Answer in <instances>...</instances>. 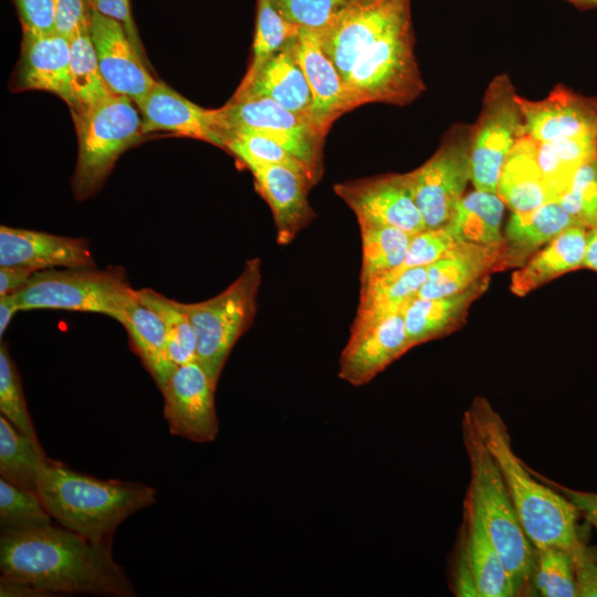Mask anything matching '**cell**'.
<instances>
[{"instance_id": "cell-22", "label": "cell", "mask_w": 597, "mask_h": 597, "mask_svg": "<svg viewBox=\"0 0 597 597\" xmlns=\"http://www.w3.org/2000/svg\"><path fill=\"white\" fill-rule=\"evenodd\" d=\"M296 50L313 98L310 121L326 137L336 119L352 111L344 80L324 51L317 32L301 29Z\"/></svg>"}, {"instance_id": "cell-47", "label": "cell", "mask_w": 597, "mask_h": 597, "mask_svg": "<svg viewBox=\"0 0 597 597\" xmlns=\"http://www.w3.org/2000/svg\"><path fill=\"white\" fill-rule=\"evenodd\" d=\"M23 30L35 33L55 31L52 0H14Z\"/></svg>"}, {"instance_id": "cell-32", "label": "cell", "mask_w": 597, "mask_h": 597, "mask_svg": "<svg viewBox=\"0 0 597 597\" xmlns=\"http://www.w3.org/2000/svg\"><path fill=\"white\" fill-rule=\"evenodd\" d=\"M504 206L498 193L474 189L461 198L443 228L455 242L502 245Z\"/></svg>"}, {"instance_id": "cell-29", "label": "cell", "mask_w": 597, "mask_h": 597, "mask_svg": "<svg viewBox=\"0 0 597 597\" xmlns=\"http://www.w3.org/2000/svg\"><path fill=\"white\" fill-rule=\"evenodd\" d=\"M498 195L513 212L534 210L551 198L537 161L536 142L525 135L509 153L502 167Z\"/></svg>"}, {"instance_id": "cell-56", "label": "cell", "mask_w": 597, "mask_h": 597, "mask_svg": "<svg viewBox=\"0 0 597 597\" xmlns=\"http://www.w3.org/2000/svg\"><path fill=\"white\" fill-rule=\"evenodd\" d=\"M595 98H596V102H597V97H595Z\"/></svg>"}, {"instance_id": "cell-5", "label": "cell", "mask_w": 597, "mask_h": 597, "mask_svg": "<svg viewBox=\"0 0 597 597\" xmlns=\"http://www.w3.org/2000/svg\"><path fill=\"white\" fill-rule=\"evenodd\" d=\"M20 311L63 310L105 314L118 323L137 301L121 266L48 269L34 272L13 294Z\"/></svg>"}, {"instance_id": "cell-21", "label": "cell", "mask_w": 597, "mask_h": 597, "mask_svg": "<svg viewBox=\"0 0 597 597\" xmlns=\"http://www.w3.org/2000/svg\"><path fill=\"white\" fill-rule=\"evenodd\" d=\"M144 135L168 132L175 135L207 142L217 147L226 146L216 109L203 108L161 82L137 101Z\"/></svg>"}, {"instance_id": "cell-41", "label": "cell", "mask_w": 597, "mask_h": 597, "mask_svg": "<svg viewBox=\"0 0 597 597\" xmlns=\"http://www.w3.org/2000/svg\"><path fill=\"white\" fill-rule=\"evenodd\" d=\"M226 150L234 155L242 164L256 161L281 165L305 176L316 185L308 169L284 147L269 137L255 132H233L226 138Z\"/></svg>"}, {"instance_id": "cell-34", "label": "cell", "mask_w": 597, "mask_h": 597, "mask_svg": "<svg viewBox=\"0 0 597 597\" xmlns=\"http://www.w3.org/2000/svg\"><path fill=\"white\" fill-rule=\"evenodd\" d=\"M50 458L34 439L17 429L0 416L1 478L29 491L36 492L40 474Z\"/></svg>"}, {"instance_id": "cell-55", "label": "cell", "mask_w": 597, "mask_h": 597, "mask_svg": "<svg viewBox=\"0 0 597 597\" xmlns=\"http://www.w3.org/2000/svg\"><path fill=\"white\" fill-rule=\"evenodd\" d=\"M580 8L597 7V0H566Z\"/></svg>"}, {"instance_id": "cell-2", "label": "cell", "mask_w": 597, "mask_h": 597, "mask_svg": "<svg viewBox=\"0 0 597 597\" xmlns=\"http://www.w3.org/2000/svg\"><path fill=\"white\" fill-rule=\"evenodd\" d=\"M495 461L521 523L534 547L569 552L582 544L577 509L554 486L527 468L513 450L503 418L484 397L465 411Z\"/></svg>"}, {"instance_id": "cell-3", "label": "cell", "mask_w": 597, "mask_h": 597, "mask_svg": "<svg viewBox=\"0 0 597 597\" xmlns=\"http://www.w3.org/2000/svg\"><path fill=\"white\" fill-rule=\"evenodd\" d=\"M36 493L60 525L94 542L112 544L127 517L156 502L157 490L138 482L102 480L50 459Z\"/></svg>"}, {"instance_id": "cell-10", "label": "cell", "mask_w": 597, "mask_h": 597, "mask_svg": "<svg viewBox=\"0 0 597 597\" xmlns=\"http://www.w3.org/2000/svg\"><path fill=\"white\" fill-rule=\"evenodd\" d=\"M216 112L226 138L233 132L262 134L300 160L316 184L322 178L325 136L320 134L307 118L268 97L230 100Z\"/></svg>"}, {"instance_id": "cell-24", "label": "cell", "mask_w": 597, "mask_h": 597, "mask_svg": "<svg viewBox=\"0 0 597 597\" xmlns=\"http://www.w3.org/2000/svg\"><path fill=\"white\" fill-rule=\"evenodd\" d=\"M503 270V244L455 242L427 266V277L417 296L436 298L467 290L490 273Z\"/></svg>"}, {"instance_id": "cell-44", "label": "cell", "mask_w": 597, "mask_h": 597, "mask_svg": "<svg viewBox=\"0 0 597 597\" xmlns=\"http://www.w3.org/2000/svg\"><path fill=\"white\" fill-rule=\"evenodd\" d=\"M355 0H274L281 14L300 29L326 30Z\"/></svg>"}, {"instance_id": "cell-20", "label": "cell", "mask_w": 597, "mask_h": 597, "mask_svg": "<svg viewBox=\"0 0 597 597\" xmlns=\"http://www.w3.org/2000/svg\"><path fill=\"white\" fill-rule=\"evenodd\" d=\"M11 265L38 272L95 266V261L87 239L1 226L0 266Z\"/></svg>"}, {"instance_id": "cell-33", "label": "cell", "mask_w": 597, "mask_h": 597, "mask_svg": "<svg viewBox=\"0 0 597 597\" xmlns=\"http://www.w3.org/2000/svg\"><path fill=\"white\" fill-rule=\"evenodd\" d=\"M537 161L552 200L569 189L579 168L597 157V135L536 143Z\"/></svg>"}, {"instance_id": "cell-49", "label": "cell", "mask_w": 597, "mask_h": 597, "mask_svg": "<svg viewBox=\"0 0 597 597\" xmlns=\"http://www.w3.org/2000/svg\"><path fill=\"white\" fill-rule=\"evenodd\" d=\"M92 4L94 10L119 21L124 25L129 40L145 60V53L132 15L130 0H92Z\"/></svg>"}, {"instance_id": "cell-53", "label": "cell", "mask_w": 597, "mask_h": 597, "mask_svg": "<svg viewBox=\"0 0 597 597\" xmlns=\"http://www.w3.org/2000/svg\"><path fill=\"white\" fill-rule=\"evenodd\" d=\"M19 311L13 294L0 296V337L3 336L14 314Z\"/></svg>"}, {"instance_id": "cell-43", "label": "cell", "mask_w": 597, "mask_h": 597, "mask_svg": "<svg viewBox=\"0 0 597 597\" xmlns=\"http://www.w3.org/2000/svg\"><path fill=\"white\" fill-rule=\"evenodd\" d=\"M558 201L583 227L597 229V157L579 168Z\"/></svg>"}, {"instance_id": "cell-11", "label": "cell", "mask_w": 597, "mask_h": 597, "mask_svg": "<svg viewBox=\"0 0 597 597\" xmlns=\"http://www.w3.org/2000/svg\"><path fill=\"white\" fill-rule=\"evenodd\" d=\"M408 174L426 229L443 228L471 181L470 125L449 127L433 155Z\"/></svg>"}, {"instance_id": "cell-1", "label": "cell", "mask_w": 597, "mask_h": 597, "mask_svg": "<svg viewBox=\"0 0 597 597\" xmlns=\"http://www.w3.org/2000/svg\"><path fill=\"white\" fill-rule=\"evenodd\" d=\"M0 570L1 577L28 583L49 596H136L113 557L112 544L94 542L62 525L1 531Z\"/></svg>"}, {"instance_id": "cell-48", "label": "cell", "mask_w": 597, "mask_h": 597, "mask_svg": "<svg viewBox=\"0 0 597 597\" xmlns=\"http://www.w3.org/2000/svg\"><path fill=\"white\" fill-rule=\"evenodd\" d=\"M577 596H597V557L593 549L588 548L584 542L572 551Z\"/></svg>"}, {"instance_id": "cell-13", "label": "cell", "mask_w": 597, "mask_h": 597, "mask_svg": "<svg viewBox=\"0 0 597 597\" xmlns=\"http://www.w3.org/2000/svg\"><path fill=\"white\" fill-rule=\"evenodd\" d=\"M217 384L197 360L176 367L161 389L164 417L171 434L197 443L217 438Z\"/></svg>"}, {"instance_id": "cell-9", "label": "cell", "mask_w": 597, "mask_h": 597, "mask_svg": "<svg viewBox=\"0 0 597 597\" xmlns=\"http://www.w3.org/2000/svg\"><path fill=\"white\" fill-rule=\"evenodd\" d=\"M511 77L500 73L489 82L479 116L470 125V167L474 189L498 193L509 153L525 136L523 117Z\"/></svg>"}, {"instance_id": "cell-26", "label": "cell", "mask_w": 597, "mask_h": 597, "mask_svg": "<svg viewBox=\"0 0 597 597\" xmlns=\"http://www.w3.org/2000/svg\"><path fill=\"white\" fill-rule=\"evenodd\" d=\"M574 226L582 224L556 200L531 211L513 212L503 233V270L523 266L538 249Z\"/></svg>"}, {"instance_id": "cell-30", "label": "cell", "mask_w": 597, "mask_h": 597, "mask_svg": "<svg viewBox=\"0 0 597 597\" xmlns=\"http://www.w3.org/2000/svg\"><path fill=\"white\" fill-rule=\"evenodd\" d=\"M121 324L130 346L161 390L176 369L168 352V335L161 317L137 297L125 312Z\"/></svg>"}, {"instance_id": "cell-31", "label": "cell", "mask_w": 597, "mask_h": 597, "mask_svg": "<svg viewBox=\"0 0 597 597\" xmlns=\"http://www.w3.org/2000/svg\"><path fill=\"white\" fill-rule=\"evenodd\" d=\"M427 277V266L395 269L360 284L354 323H366L402 312L417 296Z\"/></svg>"}, {"instance_id": "cell-19", "label": "cell", "mask_w": 597, "mask_h": 597, "mask_svg": "<svg viewBox=\"0 0 597 597\" xmlns=\"http://www.w3.org/2000/svg\"><path fill=\"white\" fill-rule=\"evenodd\" d=\"M260 196L269 205L276 228V241L291 243L316 217L308 202L312 182L302 174L281 165L248 161Z\"/></svg>"}, {"instance_id": "cell-39", "label": "cell", "mask_w": 597, "mask_h": 597, "mask_svg": "<svg viewBox=\"0 0 597 597\" xmlns=\"http://www.w3.org/2000/svg\"><path fill=\"white\" fill-rule=\"evenodd\" d=\"M532 587L543 597H577L572 552L556 546L535 547Z\"/></svg>"}, {"instance_id": "cell-40", "label": "cell", "mask_w": 597, "mask_h": 597, "mask_svg": "<svg viewBox=\"0 0 597 597\" xmlns=\"http://www.w3.org/2000/svg\"><path fill=\"white\" fill-rule=\"evenodd\" d=\"M39 494L0 479L1 531H25L52 523Z\"/></svg>"}, {"instance_id": "cell-12", "label": "cell", "mask_w": 597, "mask_h": 597, "mask_svg": "<svg viewBox=\"0 0 597 597\" xmlns=\"http://www.w3.org/2000/svg\"><path fill=\"white\" fill-rule=\"evenodd\" d=\"M408 17L411 0H355L326 30L317 33L345 80L358 55Z\"/></svg>"}, {"instance_id": "cell-18", "label": "cell", "mask_w": 597, "mask_h": 597, "mask_svg": "<svg viewBox=\"0 0 597 597\" xmlns=\"http://www.w3.org/2000/svg\"><path fill=\"white\" fill-rule=\"evenodd\" d=\"M525 135L546 143L583 135H597V102L558 84L544 98L517 94Z\"/></svg>"}, {"instance_id": "cell-46", "label": "cell", "mask_w": 597, "mask_h": 597, "mask_svg": "<svg viewBox=\"0 0 597 597\" xmlns=\"http://www.w3.org/2000/svg\"><path fill=\"white\" fill-rule=\"evenodd\" d=\"M55 31L71 39L81 27L91 23L92 0H52Z\"/></svg>"}, {"instance_id": "cell-28", "label": "cell", "mask_w": 597, "mask_h": 597, "mask_svg": "<svg viewBox=\"0 0 597 597\" xmlns=\"http://www.w3.org/2000/svg\"><path fill=\"white\" fill-rule=\"evenodd\" d=\"M587 231L588 229L582 226L570 227L536 252L512 274L511 292L517 296H524L551 280L582 268L587 245Z\"/></svg>"}, {"instance_id": "cell-6", "label": "cell", "mask_w": 597, "mask_h": 597, "mask_svg": "<svg viewBox=\"0 0 597 597\" xmlns=\"http://www.w3.org/2000/svg\"><path fill=\"white\" fill-rule=\"evenodd\" d=\"M344 83L352 111L369 103L405 106L415 102L426 85L415 54L411 17L363 51Z\"/></svg>"}, {"instance_id": "cell-37", "label": "cell", "mask_w": 597, "mask_h": 597, "mask_svg": "<svg viewBox=\"0 0 597 597\" xmlns=\"http://www.w3.org/2000/svg\"><path fill=\"white\" fill-rule=\"evenodd\" d=\"M300 31L301 29L297 25L289 22L281 14L274 0H256L252 57L238 88L248 86L262 66L290 41L295 39Z\"/></svg>"}, {"instance_id": "cell-51", "label": "cell", "mask_w": 597, "mask_h": 597, "mask_svg": "<svg viewBox=\"0 0 597 597\" xmlns=\"http://www.w3.org/2000/svg\"><path fill=\"white\" fill-rule=\"evenodd\" d=\"M33 273L34 271L23 266H0V296L20 291Z\"/></svg>"}, {"instance_id": "cell-17", "label": "cell", "mask_w": 597, "mask_h": 597, "mask_svg": "<svg viewBox=\"0 0 597 597\" xmlns=\"http://www.w3.org/2000/svg\"><path fill=\"white\" fill-rule=\"evenodd\" d=\"M91 36L103 78L114 94L136 103L154 88L157 81L119 21L93 9Z\"/></svg>"}, {"instance_id": "cell-38", "label": "cell", "mask_w": 597, "mask_h": 597, "mask_svg": "<svg viewBox=\"0 0 597 597\" xmlns=\"http://www.w3.org/2000/svg\"><path fill=\"white\" fill-rule=\"evenodd\" d=\"M137 297L161 317L168 335L169 357L175 366L197 360L196 333L182 303L148 287L137 290Z\"/></svg>"}, {"instance_id": "cell-52", "label": "cell", "mask_w": 597, "mask_h": 597, "mask_svg": "<svg viewBox=\"0 0 597 597\" xmlns=\"http://www.w3.org/2000/svg\"><path fill=\"white\" fill-rule=\"evenodd\" d=\"M1 597H43L46 593L24 582L0 577Z\"/></svg>"}, {"instance_id": "cell-50", "label": "cell", "mask_w": 597, "mask_h": 597, "mask_svg": "<svg viewBox=\"0 0 597 597\" xmlns=\"http://www.w3.org/2000/svg\"><path fill=\"white\" fill-rule=\"evenodd\" d=\"M543 478V476H542ZM558 490L597 531V493L573 490L543 478ZM597 557V551L595 552Z\"/></svg>"}, {"instance_id": "cell-16", "label": "cell", "mask_w": 597, "mask_h": 597, "mask_svg": "<svg viewBox=\"0 0 597 597\" xmlns=\"http://www.w3.org/2000/svg\"><path fill=\"white\" fill-rule=\"evenodd\" d=\"M410 348L401 312L353 323L341 354L338 376L350 385H365Z\"/></svg>"}, {"instance_id": "cell-36", "label": "cell", "mask_w": 597, "mask_h": 597, "mask_svg": "<svg viewBox=\"0 0 597 597\" xmlns=\"http://www.w3.org/2000/svg\"><path fill=\"white\" fill-rule=\"evenodd\" d=\"M362 237L360 284L399 268L412 234L398 228L357 220Z\"/></svg>"}, {"instance_id": "cell-8", "label": "cell", "mask_w": 597, "mask_h": 597, "mask_svg": "<svg viewBox=\"0 0 597 597\" xmlns=\"http://www.w3.org/2000/svg\"><path fill=\"white\" fill-rule=\"evenodd\" d=\"M261 280V261L254 258L218 295L182 303L196 333L197 362L217 383L233 346L253 323Z\"/></svg>"}, {"instance_id": "cell-54", "label": "cell", "mask_w": 597, "mask_h": 597, "mask_svg": "<svg viewBox=\"0 0 597 597\" xmlns=\"http://www.w3.org/2000/svg\"><path fill=\"white\" fill-rule=\"evenodd\" d=\"M583 266L597 271V229L587 231V245Z\"/></svg>"}, {"instance_id": "cell-35", "label": "cell", "mask_w": 597, "mask_h": 597, "mask_svg": "<svg viewBox=\"0 0 597 597\" xmlns=\"http://www.w3.org/2000/svg\"><path fill=\"white\" fill-rule=\"evenodd\" d=\"M70 74L73 94L72 114L85 112L113 92L106 85L91 36V23L70 39Z\"/></svg>"}, {"instance_id": "cell-45", "label": "cell", "mask_w": 597, "mask_h": 597, "mask_svg": "<svg viewBox=\"0 0 597 597\" xmlns=\"http://www.w3.org/2000/svg\"><path fill=\"white\" fill-rule=\"evenodd\" d=\"M455 243L444 228L425 229L411 237L405 260L398 269L429 266Z\"/></svg>"}, {"instance_id": "cell-42", "label": "cell", "mask_w": 597, "mask_h": 597, "mask_svg": "<svg viewBox=\"0 0 597 597\" xmlns=\"http://www.w3.org/2000/svg\"><path fill=\"white\" fill-rule=\"evenodd\" d=\"M0 411L21 432L38 439L19 371L4 342L0 344Z\"/></svg>"}, {"instance_id": "cell-7", "label": "cell", "mask_w": 597, "mask_h": 597, "mask_svg": "<svg viewBox=\"0 0 597 597\" xmlns=\"http://www.w3.org/2000/svg\"><path fill=\"white\" fill-rule=\"evenodd\" d=\"M72 116L78 140L72 186L75 197L82 200L102 187L119 156L138 143L144 133L135 102L114 93Z\"/></svg>"}, {"instance_id": "cell-14", "label": "cell", "mask_w": 597, "mask_h": 597, "mask_svg": "<svg viewBox=\"0 0 597 597\" xmlns=\"http://www.w3.org/2000/svg\"><path fill=\"white\" fill-rule=\"evenodd\" d=\"M333 189L357 220L390 226L412 235L426 229L408 172L348 180Z\"/></svg>"}, {"instance_id": "cell-23", "label": "cell", "mask_w": 597, "mask_h": 597, "mask_svg": "<svg viewBox=\"0 0 597 597\" xmlns=\"http://www.w3.org/2000/svg\"><path fill=\"white\" fill-rule=\"evenodd\" d=\"M15 85L55 94L71 107L70 40L57 32L23 30Z\"/></svg>"}, {"instance_id": "cell-27", "label": "cell", "mask_w": 597, "mask_h": 597, "mask_svg": "<svg viewBox=\"0 0 597 597\" xmlns=\"http://www.w3.org/2000/svg\"><path fill=\"white\" fill-rule=\"evenodd\" d=\"M489 283L490 276H486L452 295L412 298L401 312L411 348L459 328L469 307L486 291Z\"/></svg>"}, {"instance_id": "cell-25", "label": "cell", "mask_w": 597, "mask_h": 597, "mask_svg": "<svg viewBox=\"0 0 597 597\" xmlns=\"http://www.w3.org/2000/svg\"><path fill=\"white\" fill-rule=\"evenodd\" d=\"M258 97H268L310 121L313 98L297 56L296 38L275 53L248 86L237 88L231 100Z\"/></svg>"}, {"instance_id": "cell-4", "label": "cell", "mask_w": 597, "mask_h": 597, "mask_svg": "<svg viewBox=\"0 0 597 597\" xmlns=\"http://www.w3.org/2000/svg\"><path fill=\"white\" fill-rule=\"evenodd\" d=\"M462 436L469 460L470 482L464 504L480 524L502 559L516 596L532 587L535 547L528 538L499 468L467 413Z\"/></svg>"}, {"instance_id": "cell-15", "label": "cell", "mask_w": 597, "mask_h": 597, "mask_svg": "<svg viewBox=\"0 0 597 597\" xmlns=\"http://www.w3.org/2000/svg\"><path fill=\"white\" fill-rule=\"evenodd\" d=\"M457 596H516L510 575L474 512L464 504L458 556L452 569Z\"/></svg>"}]
</instances>
